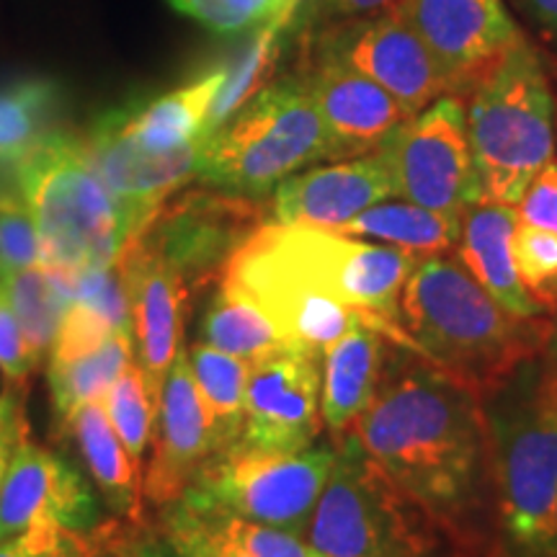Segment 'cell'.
Here are the masks:
<instances>
[{
    "instance_id": "1",
    "label": "cell",
    "mask_w": 557,
    "mask_h": 557,
    "mask_svg": "<svg viewBox=\"0 0 557 557\" xmlns=\"http://www.w3.org/2000/svg\"><path fill=\"white\" fill-rule=\"evenodd\" d=\"M478 395L426 361L387 369L348 429L389 478L438 521L470 511L491 468V431Z\"/></svg>"
},
{
    "instance_id": "2",
    "label": "cell",
    "mask_w": 557,
    "mask_h": 557,
    "mask_svg": "<svg viewBox=\"0 0 557 557\" xmlns=\"http://www.w3.org/2000/svg\"><path fill=\"white\" fill-rule=\"evenodd\" d=\"M408 351L480 400L504 389L537 359L555 333L553 320L513 315L465 263L429 256L410 271L400 295Z\"/></svg>"
},
{
    "instance_id": "3",
    "label": "cell",
    "mask_w": 557,
    "mask_h": 557,
    "mask_svg": "<svg viewBox=\"0 0 557 557\" xmlns=\"http://www.w3.org/2000/svg\"><path fill=\"white\" fill-rule=\"evenodd\" d=\"M468 99L480 205L517 207L555 156L553 90L524 34L480 75Z\"/></svg>"
},
{
    "instance_id": "4",
    "label": "cell",
    "mask_w": 557,
    "mask_h": 557,
    "mask_svg": "<svg viewBox=\"0 0 557 557\" xmlns=\"http://www.w3.org/2000/svg\"><path fill=\"white\" fill-rule=\"evenodd\" d=\"M318 160H336V150L297 73L267 83L205 139L199 178L214 189L259 199Z\"/></svg>"
},
{
    "instance_id": "5",
    "label": "cell",
    "mask_w": 557,
    "mask_h": 557,
    "mask_svg": "<svg viewBox=\"0 0 557 557\" xmlns=\"http://www.w3.org/2000/svg\"><path fill=\"white\" fill-rule=\"evenodd\" d=\"M16 184L37 225L45 267H111L135 235L127 212L90 171L78 139L60 132L47 137L16 165Z\"/></svg>"
},
{
    "instance_id": "6",
    "label": "cell",
    "mask_w": 557,
    "mask_h": 557,
    "mask_svg": "<svg viewBox=\"0 0 557 557\" xmlns=\"http://www.w3.org/2000/svg\"><path fill=\"white\" fill-rule=\"evenodd\" d=\"M436 517L416 504L348 431L312 511L308 542L318 557H423L434 549Z\"/></svg>"
},
{
    "instance_id": "7",
    "label": "cell",
    "mask_w": 557,
    "mask_h": 557,
    "mask_svg": "<svg viewBox=\"0 0 557 557\" xmlns=\"http://www.w3.org/2000/svg\"><path fill=\"white\" fill-rule=\"evenodd\" d=\"M491 468L498 511L521 557H549L557 506V406L529 395L506 400L491 421Z\"/></svg>"
},
{
    "instance_id": "8",
    "label": "cell",
    "mask_w": 557,
    "mask_h": 557,
    "mask_svg": "<svg viewBox=\"0 0 557 557\" xmlns=\"http://www.w3.org/2000/svg\"><path fill=\"white\" fill-rule=\"evenodd\" d=\"M333 457L336 447L261 451L230 444L201 465L184 498L305 540Z\"/></svg>"
},
{
    "instance_id": "9",
    "label": "cell",
    "mask_w": 557,
    "mask_h": 557,
    "mask_svg": "<svg viewBox=\"0 0 557 557\" xmlns=\"http://www.w3.org/2000/svg\"><path fill=\"white\" fill-rule=\"evenodd\" d=\"M256 233L305 287L346 308L400 320V295L418 256L308 225L263 222Z\"/></svg>"
},
{
    "instance_id": "10",
    "label": "cell",
    "mask_w": 557,
    "mask_h": 557,
    "mask_svg": "<svg viewBox=\"0 0 557 557\" xmlns=\"http://www.w3.org/2000/svg\"><path fill=\"white\" fill-rule=\"evenodd\" d=\"M403 201L462 220L480 205V184L468 137V109L459 96H442L418 111L377 150Z\"/></svg>"
},
{
    "instance_id": "11",
    "label": "cell",
    "mask_w": 557,
    "mask_h": 557,
    "mask_svg": "<svg viewBox=\"0 0 557 557\" xmlns=\"http://www.w3.org/2000/svg\"><path fill=\"white\" fill-rule=\"evenodd\" d=\"M267 222V209L253 197L214 186L178 189L150 214L135 238L176 271L191 297L222 276L230 256Z\"/></svg>"
},
{
    "instance_id": "12",
    "label": "cell",
    "mask_w": 557,
    "mask_h": 557,
    "mask_svg": "<svg viewBox=\"0 0 557 557\" xmlns=\"http://www.w3.org/2000/svg\"><path fill=\"white\" fill-rule=\"evenodd\" d=\"M225 282L238 287L243 295L253 299L267 312L276 331L287 344H297L323 354L325 348L351 331L357 323H369L387 341L408 351V338L400 320L377 315V312H361L336 299L320 295L305 287L292 271L276 259L253 230L248 240L230 256L222 276Z\"/></svg>"
},
{
    "instance_id": "13",
    "label": "cell",
    "mask_w": 557,
    "mask_h": 557,
    "mask_svg": "<svg viewBox=\"0 0 557 557\" xmlns=\"http://www.w3.org/2000/svg\"><path fill=\"white\" fill-rule=\"evenodd\" d=\"M305 50L308 54H325L367 75L410 116L442 96H451L447 75L403 16L398 3L372 16L308 32Z\"/></svg>"
},
{
    "instance_id": "14",
    "label": "cell",
    "mask_w": 557,
    "mask_h": 557,
    "mask_svg": "<svg viewBox=\"0 0 557 557\" xmlns=\"http://www.w3.org/2000/svg\"><path fill=\"white\" fill-rule=\"evenodd\" d=\"M323 354L287 344L250 364L243 431L235 444L261 451L310 449L320 434Z\"/></svg>"
},
{
    "instance_id": "15",
    "label": "cell",
    "mask_w": 557,
    "mask_h": 557,
    "mask_svg": "<svg viewBox=\"0 0 557 557\" xmlns=\"http://www.w3.org/2000/svg\"><path fill=\"white\" fill-rule=\"evenodd\" d=\"M201 145L205 139L169 152L139 148L124 132L122 109L99 116L94 127L78 139V148L90 171L101 178V184L127 212L135 235L160 207V201L199 176Z\"/></svg>"
},
{
    "instance_id": "16",
    "label": "cell",
    "mask_w": 557,
    "mask_h": 557,
    "mask_svg": "<svg viewBox=\"0 0 557 557\" xmlns=\"http://www.w3.org/2000/svg\"><path fill=\"white\" fill-rule=\"evenodd\" d=\"M398 9L459 99L521 37L504 0H398Z\"/></svg>"
},
{
    "instance_id": "17",
    "label": "cell",
    "mask_w": 557,
    "mask_h": 557,
    "mask_svg": "<svg viewBox=\"0 0 557 557\" xmlns=\"http://www.w3.org/2000/svg\"><path fill=\"white\" fill-rule=\"evenodd\" d=\"M45 524L94 532L101 508L73 465L26 438L0 483V542Z\"/></svg>"
},
{
    "instance_id": "18",
    "label": "cell",
    "mask_w": 557,
    "mask_h": 557,
    "mask_svg": "<svg viewBox=\"0 0 557 557\" xmlns=\"http://www.w3.org/2000/svg\"><path fill=\"white\" fill-rule=\"evenodd\" d=\"M116 263L127 284L132 331L137 336V364L143 369L158 413L163 382L181 354L186 305H189L191 292L186 289L176 271L165 267L137 238L124 246Z\"/></svg>"
},
{
    "instance_id": "19",
    "label": "cell",
    "mask_w": 557,
    "mask_h": 557,
    "mask_svg": "<svg viewBox=\"0 0 557 557\" xmlns=\"http://www.w3.org/2000/svg\"><path fill=\"white\" fill-rule=\"evenodd\" d=\"M299 75L323 116L336 160L377 152L410 120L385 88L325 54H308Z\"/></svg>"
},
{
    "instance_id": "20",
    "label": "cell",
    "mask_w": 557,
    "mask_h": 557,
    "mask_svg": "<svg viewBox=\"0 0 557 557\" xmlns=\"http://www.w3.org/2000/svg\"><path fill=\"white\" fill-rule=\"evenodd\" d=\"M152 426H156V447L145 470L143 496L150 506L165 508L184 496L201 465L214 455L205 403L199 398L189 357L184 351L173 361L163 382Z\"/></svg>"
},
{
    "instance_id": "21",
    "label": "cell",
    "mask_w": 557,
    "mask_h": 557,
    "mask_svg": "<svg viewBox=\"0 0 557 557\" xmlns=\"http://www.w3.org/2000/svg\"><path fill=\"white\" fill-rule=\"evenodd\" d=\"M393 194V178L380 152L348 158L284 178L274 189V218L284 225L336 230Z\"/></svg>"
},
{
    "instance_id": "22",
    "label": "cell",
    "mask_w": 557,
    "mask_h": 557,
    "mask_svg": "<svg viewBox=\"0 0 557 557\" xmlns=\"http://www.w3.org/2000/svg\"><path fill=\"white\" fill-rule=\"evenodd\" d=\"M160 537L178 557H318L297 534L184 496L160 508Z\"/></svg>"
},
{
    "instance_id": "23",
    "label": "cell",
    "mask_w": 557,
    "mask_h": 557,
    "mask_svg": "<svg viewBox=\"0 0 557 557\" xmlns=\"http://www.w3.org/2000/svg\"><path fill=\"white\" fill-rule=\"evenodd\" d=\"M387 372V338L357 323L323 351L320 416L333 434H346L374 400Z\"/></svg>"
},
{
    "instance_id": "24",
    "label": "cell",
    "mask_w": 557,
    "mask_h": 557,
    "mask_svg": "<svg viewBox=\"0 0 557 557\" xmlns=\"http://www.w3.org/2000/svg\"><path fill=\"white\" fill-rule=\"evenodd\" d=\"M519 214L508 205H475L465 212L459 235V259L465 269L483 284L491 297L513 315H540V308L527 295L519 278L513 238Z\"/></svg>"
},
{
    "instance_id": "25",
    "label": "cell",
    "mask_w": 557,
    "mask_h": 557,
    "mask_svg": "<svg viewBox=\"0 0 557 557\" xmlns=\"http://www.w3.org/2000/svg\"><path fill=\"white\" fill-rule=\"evenodd\" d=\"M222 83H225V70H214L191 86L165 94L145 109H122L124 132L139 148L150 152H169L205 139L209 109L218 99Z\"/></svg>"
},
{
    "instance_id": "26",
    "label": "cell",
    "mask_w": 557,
    "mask_h": 557,
    "mask_svg": "<svg viewBox=\"0 0 557 557\" xmlns=\"http://www.w3.org/2000/svg\"><path fill=\"white\" fill-rule=\"evenodd\" d=\"M67 429L75 434L83 462L111 511L139 521V498H143V487L137 485L139 470L132 462L120 434L111 426L103 403L81 406L70 418Z\"/></svg>"
},
{
    "instance_id": "27",
    "label": "cell",
    "mask_w": 557,
    "mask_h": 557,
    "mask_svg": "<svg viewBox=\"0 0 557 557\" xmlns=\"http://www.w3.org/2000/svg\"><path fill=\"white\" fill-rule=\"evenodd\" d=\"M0 289L16 312L32 357L39 364L73 305V271L50 267L0 269Z\"/></svg>"
},
{
    "instance_id": "28",
    "label": "cell",
    "mask_w": 557,
    "mask_h": 557,
    "mask_svg": "<svg viewBox=\"0 0 557 557\" xmlns=\"http://www.w3.org/2000/svg\"><path fill=\"white\" fill-rule=\"evenodd\" d=\"M333 233L385 240L387 246L408 250L413 256H438L457 246L462 235V220H451L413 201H393V205L380 201L338 225Z\"/></svg>"
},
{
    "instance_id": "29",
    "label": "cell",
    "mask_w": 557,
    "mask_h": 557,
    "mask_svg": "<svg viewBox=\"0 0 557 557\" xmlns=\"http://www.w3.org/2000/svg\"><path fill=\"white\" fill-rule=\"evenodd\" d=\"M201 344L253 364L274 354L276 348L287 346V341L253 299L220 278V287L209 299L201 320Z\"/></svg>"
},
{
    "instance_id": "30",
    "label": "cell",
    "mask_w": 557,
    "mask_h": 557,
    "mask_svg": "<svg viewBox=\"0 0 557 557\" xmlns=\"http://www.w3.org/2000/svg\"><path fill=\"white\" fill-rule=\"evenodd\" d=\"M132 364V329L114 331L99 348L78 359L50 364L54 421L70 426V418L86 403H103L124 369Z\"/></svg>"
},
{
    "instance_id": "31",
    "label": "cell",
    "mask_w": 557,
    "mask_h": 557,
    "mask_svg": "<svg viewBox=\"0 0 557 557\" xmlns=\"http://www.w3.org/2000/svg\"><path fill=\"white\" fill-rule=\"evenodd\" d=\"M189 364L212 429L214 451H220L240 438L250 364L207 344L191 348Z\"/></svg>"
},
{
    "instance_id": "32",
    "label": "cell",
    "mask_w": 557,
    "mask_h": 557,
    "mask_svg": "<svg viewBox=\"0 0 557 557\" xmlns=\"http://www.w3.org/2000/svg\"><path fill=\"white\" fill-rule=\"evenodd\" d=\"M60 109V88L52 81H21L0 88V165L16 169L52 129Z\"/></svg>"
},
{
    "instance_id": "33",
    "label": "cell",
    "mask_w": 557,
    "mask_h": 557,
    "mask_svg": "<svg viewBox=\"0 0 557 557\" xmlns=\"http://www.w3.org/2000/svg\"><path fill=\"white\" fill-rule=\"evenodd\" d=\"M103 408L135 468L143 472V455L152 438V423H156V406H152L148 382L137 361H132L122 377L111 385L103 398Z\"/></svg>"
},
{
    "instance_id": "34",
    "label": "cell",
    "mask_w": 557,
    "mask_h": 557,
    "mask_svg": "<svg viewBox=\"0 0 557 557\" xmlns=\"http://www.w3.org/2000/svg\"><path fill=\"white\" fill-rule=\"evenodd\" d=\"M513 256L519 278L532 302L557 315V235L519 222Z\"/></svg>"
},
{
    "instance_id": "35",
    "label": "cell",
    "mask_w": 557,
    "mask_h": 557,
    "mask_svg": "<svg viewBox=\"0 0 557 557\" xmlns=\"http://www.w3.org/2000/svg\"><path fill=\"white\" fill-rule=\"evenodd\" d=\"M116 537V529L103 524L94 532H70L45 524L0 542V557H90Z\"/></svg>"
},
{
    "instance_id": "36",
    "label": "cell",
    "mask_w": 557,
    "mask_h": 557,
    "mask_svg": "<svg viewBox=\"0 0 557 557\" xmlns=\"http://www.w3.org/2000/svg\"><path fill=\"white\" fill-rule=\"evenodd\" d=\"M73 302L99 312L114 331L132 329L129 295L120 263H111L103 269L73 271Z\"/></svg>"
},
{
    "instance_id": "37",
    "label": "cell",
    "mask_w": 557,
    "mask_h": 557,
    "mask_svg": "<svg viewBox=\"0 0 557 557\" xmlns=\"http://www.w3.org/2000/svg\"><path fill=\"white\" fill-rule=\"evenodd\" d=\"M173 9L220 34L243 32L282 13L287 0H169Z\"/></svg>"
},
{
    "instance_id": "38",
    "label": "cell",
    "mask_w": 557,
    "mask_h": 557,
    "mask_svg": "<svg viewBox=\"0 0 557 557\" xmlns=\"http://www.w3.org/2000/svg\"><path fill=\"white\" fill-rule=\"evenodd\" d=\"M41 263L39 233L26 205L0 207V269H34Z\"/></svg>"
},
{
    "instance_id": "39",
    "label": "cell",
    "mask_w": 557,
    "mask_h": 557,
    "mask_svg": "<svg viewBox=\"0 0 557 557\" xmlns=\"http://www.w3.org/2000/svg\"><path fill=\"white\" fill-rule=\"evenodd\" d=\"M114 329L109 320H103L99 312H94L86 305L73 302L62 318L58 338L52 344V361L50 364H62V361L78 359L83 354L99 348Z\"/></svg>"
},
{
    "instance_id": "40",
    "label": "cell",
    "mask_w": 557,
    "mask_h": 557,
    "mask_svg": "<svg viewBox=\"0 0 557 557\" xmlns=\"http://www.w3.org/2000/svg\"><path fill=\"white\" fill-rule=\"evenodd\" d=\"M34 367H37V361L32 357L16 312L5 299L3 289H0V372H3L9 385L18 389L29 380Z\"/></svg>"
},
{
    "instance_id": "41",
    "label": "cell",
    "mask_w": 557,
    "mask_h": 557,
    "mask_svg": "<svg viewBox=\"0 0 557 557\" xmlns=\"http://www.w3.org/2000/svg\"><path fill=\"white\" fill-rule=\"evenodd\" d=\"M517 214L521 225L547 230L557 235V163H549L527 186L524 197L519 199Z\"/></svg>"
},
{
    "instance_id": "42",
    "label": "cell",
    "mask_w": 557,
    "mask_h": 557,
    "mask_svg": "<svg viewBox=\"0 0 557 557\" xmlns=\"http://www.w3.org/2000/svg\"><path fill=\"white\" fill-rule=\"evenodd\" d=\"M398 0H308V16L302 26L305 32H318L325 26L344 24V21L372 16L382 9H389Z\"/></svg>"
},
{
    "instance_id": "43",
    "label": "cell",
    "mask_w": 557,
    "mask_h": 557,
    "mask_svg": "<svg viewBox=\"0 0 557 557\" xmlns=\"http://www.w3.org/2000/svg\"><path fill=\"white\" fill-rule=\"evenodd\" d=\"M26 442V426L18 410V393L0 398V483L11 468V459Z\"/></svg>"
},
{
    "instance_id": "44",
    "label": "cell",
    "mask_w": 557,
    "mask_h": 557,
    "mask_svg": "<svg viewBox=\"0 0 557 557\" xmlns=\"http://www.w3.org/2000/svg\"><path fill=\"white\" fill-rule=\"evenodd\" d=\"M513 3H517L521 13H524L534 26H540L547 37L557 39V0H513Z\"/></svg>"
},
{
    "instance_id": "45",
    "label": "cell",
    "mask_w": 557,
    "mask_h": 557,
    "mask_svg": "<svg viewBox=\"0 0 557 557\" xmlns=\"http://www.w3.org/2000/svg\"><path fill=\"white\" fill-rule=\"evenodd\" d=\"M537 377H540L537 380V393L542 395V398L555 403V406H557V329L553 333V338H549L545 367L540 369Z\"/></svg>"
},
{
    "instance_id": "46",
    "label": "cell",
    "mask_w": 557,
    "mask_h": 557,
    "mask_svg": "<svg viewBox=\"0 0 557 557\" xmlns=\"http://www.w3.org/2000/svg\"><path fill=\"white\" fill-rule=\"evenodd\" d=\"M132 553H135V557H178L169 542L160 537V534L150 532H145L143 537L132 542Z\"/></svg>"
},
{
    "instance_id": "47",
    "label": "cell",
    "mask_w": 557,
    "mask_h": 557,
    "mask_svg": "<svg viewBox=\"0 0 557 557\" xmlns=\"http://www.w3.org/2000/svg\"><path fill=\"white\" fill-rule=\"evenodd\" d=\"M90 557H135V553H132V545H124V534H122V537H116L114 542H109V545H103L99 553H94Z\"/></svg>"
},
{
    "instance_id": "48",
    "label": "cell",
    "mask_w": 557,
    "mask_h": 557,
    "mask_svg": "<svg viewBox=\"0 0 557 557\" xmlns=\"http://www.w3.org/2000/svg\"><path fill=\"white\" fill-rule=\"evenodd\" d=\"M16 194H13L11 189H5L3 184H0V207H9V205H16Z\"/></svg>"
},
{
    "instance_id": "49",
    "label": "cell",
    "mask_w": 557,
    "mask_h": 557,
    "mask_svg": "<svg viewBox=\"0 0 557 557\" xmlns=\"http://www.w3.org/2000/svg\"><path fill=\"white\" fill-rule=\"evenodd\" d=\"M549 557H557V506H555V524H553V542H549Z\"/></svg>"
}]
</instances>
